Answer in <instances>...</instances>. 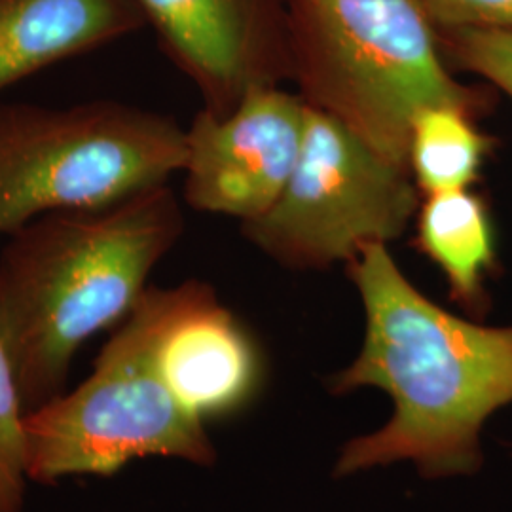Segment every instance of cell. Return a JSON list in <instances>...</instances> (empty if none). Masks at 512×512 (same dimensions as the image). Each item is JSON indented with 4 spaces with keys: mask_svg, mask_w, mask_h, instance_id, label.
<instances>
[{
    "mask_svg": "<svg viewBox=\"0 0 512 512\" xmlns=\"http://www.w3.org/2000/svg\"><path fill=\"white\" fill-rule=\"evenodd\" d=\"M348 275L363 302L365 340L330 378V391L378 387L395 412L380 431L349 440L334 475L395 461H412L425 478L475 473L484 421L512 403V327H484L440 308L385 243L363 247Z\"/></svg>",
    "mask_w": 512,
    "mask_h": 512,
    "instance_id": "6da1fadb",
    "label": "cell"
},
{
    "mask_svg": "<svg viewBox=\"0 0 512 512\" xmlns=\"http://www.w3.org/2000/svg\"><path fill=\"white\" fill-rule=\"evenodd\" d=\"M183 232V207L165 183L42 215L6 238L0 340L27 412L65 391L78 349L128 317Z\"/></svg>",
    "mask_w": 512,
    "mask_h": 512,
    "instance_id": "7a4b0ae2",
    "label": "cell"
},
{
    "mask_svg": "<svg viewBox=\"0 0 512 512\" xmlns=\"http://www.w3.org/2000/svg\"><path fill=\"white\" fill-rule=\"evenodd\" d=\"M289 31L298 95L395 164L408 167L421 110L490 105L450 73L421 0H291Z\"/></svg>",
    "mask_w": 512,
    "mask_h": 512,
    "instance_id": "3957f363",
    "label": "cell"
},
{
    "mask_svg": "<svg viewBox=\"0 0 512 512\" xmlns=\"http://www.w3.org/2000/svg\"><path fill=\"white\" fill-rule=\"evenodd\" d=\"M186 129L120 101H0V238L55 211L120 202L183 173Z\"/></svg>",
    "mask_w": 512,
    "mask_h": 512,
    "instance_id": "277c9868",
    "label": "cell"
},
{
    "mask_svg": "<svg viewBox=\"0 0 512 512\" xmlns=\"http://www.w3.org/2000/svg\"><path fill=\"white\" fill-rule=\"evenodd\" d=\"M164 289L148 287L73 391L25 416L27 473L35 482L110 476L148 456L213 465L215 448L164 384L154 338Z\"/></svg>",
    "mask_w": 512,
    "mask_h": 512,
    "instance_id": "5b68a950",
    "label": "cell"
},
{
    "mask_svg": "<svg viewBox=\"0 0 512 512\" xmlns=\"http://www.w3.org/2000/svg\"><path fill=\"white\" fill-rule=\"evenodd\" d=\"M410 167L387 160L361 137L308 105L304 145L289 183L241 234L289 270L348 264L370 243L403 238L420 209Z\"/></svg>",
    "mask_w": 512,
    "mask_h": 512,
    "instance_id": "8992f818",
    "label": "cell"
},
{
    "mask_svg": "<svg viewBox=\"0 0 512 512\" xmlns=\"http://www.w3.org/2000/svg\"><path fill=\"white\" fill-rule=\"evenodd\" d=\"M308 103L279 86L247 93L226 116L200 110L186 129L184 202L247 222L281 196L300 158Z\"/></svg>",
    "mask_w": 512,
    "mask_h": 512,
    "instance_id": "52a82bcc",
    "label": "cell"
},
{
    "mask_svg": "<svg viewBox=\"0 0 512 512\" xmlns=\"http://www.w3.org/2000/svg\"><path fill=\"white\" fill-rule=\"evenodd\" d=\"M165 55L226 116L256 88L291 80V0H137Z\"/></svg>",
    "mask_w": 512,
    "mask_h": 512,
    "instance_id": "ba28073f",
    "label": "cell"
},
{
    "mask_svg": "<svg viewBox=\"0 0 512 512\" xmlns=\"http://www.w3.org/2000/svg\"><path fill=\"white\" fill-rule=\"evenodd\" d=\"M154 363L177 403L202 423L245 408L262 382L255 340L202 281L164 289Z\"/></svg>",
    "mask_w": 512,
    "mask_h": 512,
    "instance_id": "9c48e42d",
    "label": "cell"
},
{
    "mask_svg": "<svg viewBox=\"0 0 512 512\" xmlns=\"http://www.w3.org/2000/svg\"><path fill=\"white\" fill-rule=\"evenodd\" d=\"M145 23L137 0H0V93Z\"/></svg>",
    "mask_w": 512,
    "mask_h": 512,
    "instance_id": "30bf717a",
    "label": "cell"
},
{
    "mask_svg": "<svg viewBox=\"0 0 512 512\" xmlns=\"http://www.w3.org/2000/svg\"><path fill=\"white\" fill-rule=\"evenodd\" d=\"M414 245L446 277L450 298L484 317L486 279L495 270L494 226L484 200L469 188L425 194L416 213Z\"/></svg>",
    "mask_w": 512,
    "mask_h": 512,
    "instance_id": "8fae6325",
    "label": "cell"
},
{
    "mask_svg": "<svg viewBox=\"0 0 512 512\" xmlns=\"http://www.w3.org/2000/svg\"><path fill=\"white\" fill-rule=\"evenodd\" d=\"M494 139L476 128L475 116L454 107H431L414 118L408 167L421 194L471 188Z\"/></svg>",
    "mask_w": 512,
    "mask_h": 512,
    "instance_id": "7c38bea8",
    "label": "cell"
},
{
    "mask_svg": "<svg viewBox=\"0 0 512 512\" xmlns=\"http://www.w3.org/2000/svg\"><path fill=\"white\" fill-rule=\"evenodd\" d=\"M25 416L18 378L0 340V512H23L29 482Z\"/></svg>",
    "mask_w": 512,
    "mask_h": 512,
    "instance_id": "4fadbf2b",
    "label": "cell"
},
{
    "mask_svg": "<svg viewBox=\"0 0 512 512\" xmlns=\"http://www.w3.org/2000/svg\"><path fill=\"white\" fill-rule=\"evenodd\" d=\"M439 40L448 63L478 74L512 99V31L448 29L439 31Z\"/></svg>",
    "mask_w": 512,
    "mask_h": 512,
    "instance_id": "5bb4252c",
    "label": "cell"
},
{
    "mask_svg": "<svg viewBox=\"0 0 512 512\" xmlns=\"http://www.w3.org/2000/svg\"><path fill=\"white\" fill-rule=\"evenodd\" d=\"M437 31H512V0H421Z\"/></svg>",
    "mask_w": 512,
    "mask_h": 512,
    "instance_id": "9a60e30c",
    "label": "cell"
}]
</instances>
